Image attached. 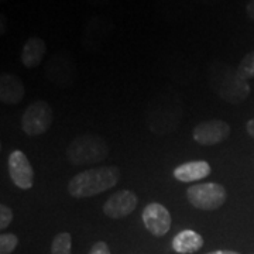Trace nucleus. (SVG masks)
Returning a JSON list of instances; mask_svg holds the SVG:
<instances>
[{
	"label": "nucleus",
	"mask_w": 254,
	"mask_h": 254,
	"mask_svg": "<svg viewBox=\"0 0 254 254\" xmlns=\"http://www.w3.org/2000/svg\"><path fill=\"white\" fill-rule=\"evenodd\" d=\"M26 95L21 79L13 73H3L0 76V100L6 105L20 103Z\"/></svg>",
	"instance_id": "9b49d317"
},
{
	"label": "nucleus",
	"mask_w": 254,
	"mask_h": 254,
	"mask_svg": "<svg viewBox=\"0 0 254 254\" xmlns=\"http://www.w3.org/2000/svg\"><path fill=\"white\" fill-rule=\"evenodd\" d=\"M227 193L218 182H203L187 190V199L193 208L200 210H216L226 202Z\"/></svg>",
	"instance_id": "20e7f679"
},
{
	"label": "nucleus",
	"mask_w": 254,
	"mask_h": 254,
	"mask_svg": "<svg viewBox=\"0 0 254 254\" xmlns=\"http://www.w3.org/2000/svg\"><path fill=\"white\" fill-rule=\"evenodd\" d=\"M1 1H6V0H1Z\"/></svg>",
	"instance_id": "b1692460"
},
{
	"label": "nucleus",
	"mask_w": 254,
	"mask_h": 254,
	"mask_svg": "<svg viewBox=\"0 0 254 254\" xmlns=\"http://www.w3.org/2000/svg\"><path fill=\"white\" fill-rule=\"evenodd\" d=\"M230 136V126L223 120H205L193 128V140L200 145H215Z\"/></svg>",
	"instance_id": "6e6552de"
},
{
	"label": "nucleus",
	"mask_w": 254,
	"mask_h": 254,
	"mask_svg": "<svg viewBox=\"0 0 254 254\" xmlns=\"http://www.w3.org/2000/svg\"><path fill=\"white\" fill-rule=\"evenodd\" d=\"M13 220V212L7 205H0V229L6 230V227H9V225Z\"/></svg>",
	"instance_id": "a211bd4d"
},
{
	"label": "nucleus",
	"mask_w": 254,
	"mask_h": 254,
	"mask_svg": "<svg viewBox=\"0 0 254 254\" xmlns=\"http://www.w3.org/2000/svg\"><path fill=\"white\" fill-rule=\"evenodd\" d=\"M53 119L51 106L44 100H36L24 112L21 118V127L27 136H41L51 127Z\"/></svg>",
	"instance_id": "39448f33"
},
{
	"label": "nucleus",
	"mask_w": 254,
	"mask_h": 254,
	"mask_svg": "<svg viewBox=\"0 0 254 254\" xmlns=\"http://www.w3.org/2000/svg\"><path fill=\"white\" fill-rule=\"evenodd\" d=\"M246 13H247V16L254 21V0H250V1L247 3V6H246Z\"/></svg>",
	"instance_id": "aec40b11"
},
{
	"label": "nucleus",
	"mask_w": 254,
	"mask_h": 254,
	"mask_svg": "<svg viewBox=\"0 0 254 254\" xmlns=\"http://www.w3.org/2000/svg\"><path fill=\"white\" fill-rule=\"evenodd\" d=\"M73 72L75 65L69 57H65L64 54H55L47 65V73L50 79L60 86H68L72 82Z\"/></svg>",
	"instance_id": "9d476101"
},
{
	"label": "nucleus",
	"mask_w": 254,
	"mask_h": 254,
	"mask_svg": "<svg viewBox=\"0 0 254 254\" xmlns=\"http://www.w3.org/2000/svg\"><path fill=\"white\" fill-rule=\"evenodd\" d=\"M143 222L145 229L155 237L165 236L173 223L171 213L161 203H148L143 210Z\"/></svg>",
	"instance_id": "0eeeda50"
},
{
	"label": "nucleus",
	"mask_w": 254,
	"mask_h": 254,
	"mask_svg": "<svg viewBox=\"0 0 254 254\" xmlns=\"http://www.w3.org/2000/svg\"><path fill=\"white\" fill-rule=\"evenodd\" d=\"M237 73L242 79H250L254 76V51L249 53L243 57V60L240 61L239 66L236 68Z\"/></svg>",
	"instance_id": "dca6fc26"
},
{
	"label": "nucleus",
	"mask_w": 254,
	"mask_h": 254,
	"mask_svg": "<svg viewBox=\"0 0 254 254\" xmlns=\"http://www.w3.org/2000/svg\"><path fill=\"white\" fill-rule=\"evenodd\" d=\"M203 237L195 230L185 229L180 232L173 240V249L180 254H193L202 249Z\"/></svg>",
	"instance_id": "ddd939ff"
},
{
	"label": "nucleus",
	"mask_w": 254,
	"mask_h": 254,
	"mask_svg": "<svg viewBox=\"0 0 254 254\" xmlns=\"http://www.w3.org/2000/svg\"><path fill=\"white\" fill-rule=\"evenodd\" d=\"M138 198L133 190H122L113 193L103 205V212L112 219H125L134 212Z\"/></svg>",
	"instance_id": "1a4fd4ad"
},
{
	"label": "nucleus",
	"mask_w": 254,
	"mask_h": 254,
	"mask_svg": "<svg viewBox=\"0 0 254 254\" xmlns=\"http://www.w3.org/2000/svg\"><path fill=\"white\" fill-rule=\"evenodd\" d=\"M9 175L13 184L20 190H31L34 185V170L27 155L14 150L9 157Z\"/></svg>",
	"instance_id": "423d86ee"
},
{
	"label": "nucleus",
	"mask_w": 254,
	"mask_h": 254,
	"mask_svg": "<svg viewBox=\"0 0 254 254\" xmlns=\"http://www.w3.org/2000/svg\"><path fill=\"white\" fill-rule=\"evenodd\" d=\"M120 180V170L118 167H98L89 168L82 173L76 174L71 181L68 182V192L73 198H91L99 195L105 190H112L118 185Z\"/></svg>",
	"instance_id": "f257e3e1"
},
{
	"label": "nucleus",
	"mask_w": 254,
	"mask_h": 254,
	"mask_svg": "<svg viewBox=\"0 0 254 254\" xmlns=\"http://www.w3.org/2000/svg\"><path fill=\"white\" fill-rule=\"evenodd\" d=\"M71 247H72V236L66 232L58 233L53 240L51 254H72Z\"/></svg>",
	"instance_id": "2eb2a0df"
},
{
	"label": "nucleus",
	"mask_w": 254,
	"mask_h": 254,
	"mask_svg": "<svg viewBox=\"0 0 254 254\" xmlns=\"http://www.w3.org/2000/svg\"><path fill=\"white\" fill-rule=\"evenodd\" d=\"M209 82L213 91L222 99L233 105L242 103L250 95V85L247 81L239 76L236 69H232L229 65L219 61H215L210 65Z\"/></svg>",
	"instance_id": "f03ea898"
},
{
	"label": "nucleus",
	"mask_w": 254,
	"mask_h": 254,
	"mask_svg": "<svg viewBox=\"0 0 254 254\" xmlns=\"http://www.w3.org/2000/svg\"><path fill=\"white\" fill-rule=\"evenodd\" d=\"M208 254H240L237 252H233V250H216V252H210Z\"/></svg>",
	"instance_id": "5701e85b"
},
{
	"label": "nucleus",
	"mask_w": 254,
	"mask_h": 254,
	"mask_svg": "<svg viewBox=\"0 0 254 254\" xmlns=\"http://www.w3.org/2000/svg\"><path fill=\"white\" fill-rule=\"evenodd\" d=\"M0 26H1V30H0V33L1 34H4V27H7V20H6V17H4V14H1L0 16Z\"/></svg>",
	"instance_id": "4be33fe9"
},
{
	"label": "nucleus",
	"mask_w": 254,
	"mask_h": 254,
	"mask_svg": "<svg viewBox=\"0 0 254 254\" xmlns=\"http://www.w3.org/2000/svg\"><path fill=\"white\" fill-rule=\"evenodd\" d=\"M18 239L13 233H1L0 236V254H11L17 247Z\"/></svg>",
	"instance_id": "f3484780"
},
{
	"label": "nucleus",
	"mask_w": 254,
	"mask_h": 254,
	"mask_svg": "<svg viewBox=\"0 0 254 254\" xmlns=\"http://www.w3.org/2000/svg\"><path fill=\"white\" fill-rule=\"evenodd\" d=\"M47 53V46L44 40L40 37H31L26 41L21 51V63L27 68H36L43 61Z\"/></svg>",
	"instance_id": "4468645a"
},
{
	"label": "nucleus",
	"mask_w": 254,
	"mask_h": 254,
	"mask_svg": "<svg viewBox=\"0 0 254 254\" xmlns=\"http://www.w3.org/2000/svg\"><path fill=\"white\" fill-rule=\"evenodd\" d=\"M210 165L206 161H190L178 165L174 170V177L180 182H195L209 177Z\"/></svg>",
	"instance_id": "f8f14e48"
},
{
	"label": "nucleus",
	"mask_w": 254,
	"mask_h": 254,
	"mask_svg": "<svg viewBox=\"0 0 254 254\" xmlns=\"http://www.w3.org/2000/svg\"><path fill=\"white\" fill-rule=\"evenodd\" d=\"M109 154L108 143L100 136L85 134L73 138L66 148V157L73 165H88L103 161Z\"/></svg>",
	"instance_id": "7ed1b4c3"
},
{
	"label": "nucleus",
	"mask_w": 254,
	"mask_h": 254,
	"mask_svg": "<svg viewBox=\"0 0 254 254\" xmlns=\"http://www.w3.org/2000/svg\"><path fill=\"white\" fill-rule=\"evenodd\" d=\"M89 254H110L109 246L106 245L105 242H96L95 245L92 246Z\"/></svg>",
	"instance_id": "6ab92c4d"
},
{
	"label": "nucleus",
	"mask_w": 254,
	"mask_h": 254,
	"mask_svg": "<svg viewBox=\"0 0 254 254\" xmlns=\"http://www.w3.org/2000/svg\"><path fill=\"white\" fill-rule=\"evenodd\" d=\"M246 130H247V133L254 138V119H252V120H249V122H247V125H246Z\"/></svg>",
	"instance_id": "412c9836"
}]
</instances>
